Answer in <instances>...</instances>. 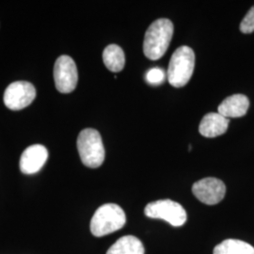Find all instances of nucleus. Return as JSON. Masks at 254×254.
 Wrapping results in <instances>:
<instances>
[{"instance_id": "nucleus-4", "label": "nucleus", "mask_w": 254, "mask_h": 254, "mask_svg": "<svg viewBox=\"0 0 254 254\" xmlns=\"http://www.w3.org/2000/svg\"><path fill=\"white\" fill-rule=\"evenodd\" d=\"M195 67V54L189 46L176 49L170 61L167 77L170 84L175 88L186 86L190 80Z\"/></svg>"}, {"instance_id": "nucleus-16", "label": "nucleus", "mask_w": 254, "mask_h": 254, "mask_svg": "<svg viewBox=\"0 0 254 254\" xmlns=\"http://www.w3.org/2000/svg\"><path fill=\"white\" fill-rule=\"evenodd\" d=\"M240 31L245 34L253 33L254 31V6L248 11L245 17L240 24Z\"/></svg>"}, {"instance_id": "nucleus-8", "label": "nucleus", "mask_w": 254, "mask_h": 254, "mask_svg": "<svg viewBox=\"0 0 254 254\" xmlns=\"http://www.w3.org/2000/svg\"><path fill=\"white\" fill-rule=\"evenodd\" d=\"M192 192L202 203L215 205L224 199L226 186L218 178L207 177L196 182L192 187Z\"/></svg>"}, {"instance_id": "nucleus-6", "label": "nucleus", "mask_w": 254, "mask_h": 254, "mask_svg": "<svg viewBox=\"0 0 254 254\" xmlns=\"http://www.w3.org/2000/svg\"><path fill=\"white\" fill-rule=\"evenodd\" d=\"M54 80L57 90L62 93H70L75 90L78 73L76 64L69 56H61L54 66Z\"/></svg>"}, {"instance_id": "nucleus-1", "label": "nucleus", "mask_w": 254, "mask_h": 254, "mask_svg": "<svg viewBox=\"0 0 254 254\" xmlns=\"http://www.w3.org/2000/svg\"><path fill=\"white\" fill-rule=\"evenodd\" d=\"M173 22L169 19L155 20L146 31L143 53L149 60L157 61L167 52L173 35Z\"/></svg>"}, {"instance_id": "nucleus-5", "label": "nucleus", "mask_w": 254, "mask_h": 254, "mask_svg": "<svg viewBox=\"0 0 254 254\" xmlns=\"http://www.w3.org/2000/svg\"><path fill=\"white\" fill-rule=\"evenodd\" d=\"M144 214L148 218L163 219L174 227L183 226L188 218L187 212L181 204L169 199L148 203Z\"/></svg>"}, {"instance_id": "nucleus-7", "label": "nucleus", "mask_w": 254, "mask_h": 254, "mask_svg": "<svg viewBox=\"0 0 254 254\" xmlns=\"http://www.w3.org/2000/svg\"><path fill=\"white\" fill-rule=\"evenodd\" d=\"M36 98V89L28 81L11 83L4 92V104L10 110H21Z\"/></svg>"}, {"instance_id": "nucleus-12", "label": "nucleus", "mask_w": 254, "mask_h": 254, "mask_svg": "<svg viewBox=\"0 0 254 254\" xmlns=\"http://www.w3.org/2000/svg\"><path fill=\"white\" fill-rule=\"evenodd\" d=\"M145 249L142 242L133 236L119 238L107 252V254H144Z\"/></svg>"}, {"instance_id": "nucleus-15", "label": "nucleus", "mask_w": 254, "mask_h": 254, "mask_svg": "<svg viewBox=\"0 0 254 254\" xmlns=\"http://www.w3.org/2000/svg\"><path fill=\"white\" fill-rule=\"evenodd\" d=\"M165 73L160 68H153L146 73V81L151 85H159L165 80Z\"/></svg>"}, {"instance_id": "nucleus-3", "label": "nucleus", "mask_w": 254, "mask_h": 254, "mask_svg": "<svg viewBox=\"0 0 254 254\" xmlns=\"http://www.w3.org/2000/svg\"><path fill=\"white\" fill-rule=\"evenodd\" d=\"M76 145L82 163L86 167L96 169L104 163L106 152L102 136L97 130L92 128L82 130Z\"/></svg>"}, {"instance_id": "nucleus-11", "label": "nucleus", "mask_w": 254, "mask_h": 254, "mask_svg": "<svg viewBox=\"0 0 254 254\" xmlns=\"http://www.w3.org/2000/svg\"><path fill=\"white\" fill-rule=\"evenodd\" d=\"M229 119L223 117L219 113L211 112L203 116L199 127V132L205 137L221 136L227 131Z\"/></svg>"}, {"instance_id": "nucleus-2", "label": "nucleus", "mask_w": 254, "mask_h": 254, "mask_svg": "<svg viewBox=\"0 0 254 254\" xmlns=\"http://www.w3.org/2000/svg\"><path fill=\"white\" fill-rule=\"evenodd\" d=\"M125 211L115 203H106L97 209L91 218V234L96 237L108 236L125 226Z\"/></svg>"}, {"instance_id": "nucleus-14", "label": "nucleus", "mask_w": 254, "mask_h": 254, "mask_svg": "<svg viewBox=\"0 0 254 254\" xmlns=\"http://www.w3.org/2000/svg\"><path fill=\"white\" fill-rule=\"evenodd\" d=\"M213 254H254V248L242 240L226 239L215 247Z\"/></svg>"}, {"instance_id": "nucleus-13", "label": "nucleus", "mask_w": 254, "mask_h": 254, "mask_svg": "<svg viewBox=\"0 0 254 254\" xmlns=\"http://www.w3.org/2000/svg\"><path fill=\"white\" fill-rule=\"evenodd\" d=\"M103 61L106 67L113 73L121 72L126 64L124 50L117 45H109L103 52Z\"/></svg>"}, {"instance_id": "nucleus-10", "label": "nucleus", "mask_w": 254, "mask_h": 254, "mask_svg": "<svg viewBox=\"0 0 254 254\" xmlns=\"http://www.w3.org/2000/svg\"><path fill=\"white\" fill-rule=\"evenodd\" d=\"M250 108V100L244 94H234L222 101L218 112L225 118H240L246 115Z\"/></svg>"}, {"instance_id": "nucleus-9", "label": "nucleus", "mask_w": 254, "mask_h": 254, "mask_svg": "<svg viewBox=\"0 0 254 254\" xmlns=\"http://www.w3.org/2000/svg\"><path fill=\"white\" fill-rule=\"evenodd\" d=\"M48 158L47 149L44 145L29 146L23 152L20 158V171L24 174L39 173Z\"/></svg>"}]
</instances>
